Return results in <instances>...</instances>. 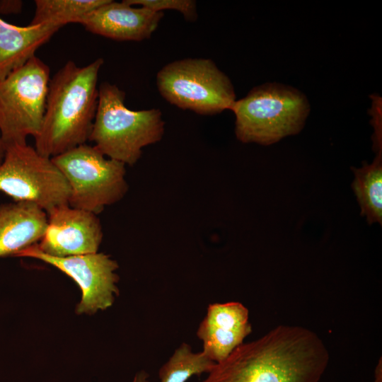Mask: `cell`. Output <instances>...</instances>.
Returning <instances> with one entry per match:
<instances>
[{
    "mask_svg": "<svg viewBox=\"0 0 382 382\" xmlns=\"http://www.w3.org/2000/svg\"><path fill=\"white\" fill-rule=\"evenodd\" d=\"M47 214L45 233L36 245L42 253L64 257L98 252L103 233L97 214L69 204L55 207Z\"/></svg>",
    "mask_w": 382,
    "mask_h": 382,
    "instance_id": "obj_10",
    "label": "cell"
},
{
    "mask_svg": "<svg viewBox=\"0 0 382 382\" xmlns=\"http://www.w3.org/2000/svg\"><path fill=\"white\" fill-rule=\"evenodd\" d=\"M103 58L79 66L68 61L50 79L45 111L35 149L52 158L89 140L98 102Z\"/></svg>",
    "mask_w": 382,
    "mask_h": 382,
    "instance_id": "obj_2",
    "label": "cell"
},
{
    "mask_svg": "<svg viewBox=\"0 0 382 382\" xmlns=\"http://www.w3.org/2000/svg\"><path fill=\"white\" fill-rule=\"evenodd\" d=\"M132 6L146 8L155 12L173 10L180 12L184 18L190 22L197 19V3L193 0H125Z\"/></svg>",
    "mask_w": 382,
    "mask_h": 382,
    "instance_id": "obj_18",
    "label": "cell"
},
{
    "mask_svg": "<svg viewBox=\"0 0 382 382\" xmlns=\"http://www.w3.org/2000/svg\"><path fill=\"white\" fill-rule=\"evenodd\" d=\"M381 358H380L374 371V382H382V366Z\"/></svg>",
    "mask_w": 382,
    "mask_h": 382,
    "instance_id": "obj_22",
    "label": "cell"
},
{
    "mask_svg": "<svg viewBox=\"0 0 382 382\" xmlns=\"http://www.w3.org/2000/svg\"><path fill=\"white\" fill-rule=\"evenodd\" d=\"M16 257L37 259L71 278L81 291V301L76 307L77 314L92 315L105 311L112 306L119 294L118 264L103 253L58 257L42 253L35 245Z\"/></svg>",
    "mask_w": 382,
    "mask_h": 382,
    "instance_id": "obj_9",
    "label": "cell"
},
{
    "mask_svg": "<svg viewBox=\"0 0 382 382\" xmlns=\"http://www.w3.org/2000/svg\"><path fill=\"white\" fill-rule=\"evenodd\" d=\"M63 26L57 22L18 26L0 17V80L35 56Z\"/></svg>",
    "mask_w": 382,
    "mask_h": 382,
    "instance_id": "obj_14",
    "label": "cell"
},
{
    "mask_svg": "<svg viewBox=\"0 0 382 382\" xmlns=\"http://www.w3.org/2000/svg\"><path fill=\"white\" fill-rule=\"evenodd\" d=\"M23 2L21 0H1L0 14L16 15L21 12Z\"/></svg>",
    "mask_w": 382,
    "mask_h": 382,
    "instance_id": "obj_20",
    "label": "cell"
},
{
    "mask_svg": "<svg viewBox=\"0 0 382 382\" xmlns=\"http://www.w3.org/2000/svg\"><path fill=\"white\" fill-rule=\"evenodd\" d=\"M252 332L249 311L238 301L209 304L197 330L202 352L219 363L243 343Z\"/></svg>",
    "mask_w": 382,
    "mask_h": 382,
    "instance_id": "obj_12",
    "label": "cell"
},
{
    "mask_svg": "<svg viewBox=\"0 0 382 382\" xmlns=\"http://www.w3.org/2000/svg\"><path fill=\"white\" fill-rule=\"evenodd\" d=\"M163 12L135 7L125 0H108L77 22L93 34L117 41L139 42L150 38L157 29Z\"/></svg>",
    "mask_w": 382,
    "mask_h": 382,
    "instance_id": "obj_11",
    "label": "cell"
},
{
    "mask_svg": "<svg viewBox=\"0 0 382 382\" xmlns=\"http://www.w3.org/2000/svg\"><path fill=\"white\" fill-rule=\"evenodd\" d=\"M70 188V207L98 214L128 191L125 164L84 144L51 158Z\"/></svg>",
    "mask_w": 382,
    "mask_h": 382,
    "instance_id": "obj_6",
    "label": "cell"
},
{
    "mask_svg": "<svg viewBox=\"0 0 382 382\" xmlns=\"http://www.w3.org/2000/svg\"><path fill=\"white\" fill-rule=\"evenodd\" d=\"M4 153H5V148H4V144L1 141V136H0V164L1 163L4 159Z\"/></svg>",
    "mask_w": 382,
    "mask_h": 382,
    "instance_id": "obj_23",
    "label": "cell"
},
{
    "mask_svg": "<svg viewBox=\"0 0 382 382\" xmlns=\"http://www.w3.org/2000/svg\"><path fill=\"white\" fill-rule=\"evenodd\" d=\"M216 363L202 351L193 352L187 343H182L160 368V382H186L193 376L209 373Z\"/></svg>",
    "mask_w": 382,
    "mask_h": 382,
    "instance_id": "obj_16",
    "label": "cell"
},
{
    "mask_svg": "<svg viewBox=\"0 0 382 382\" xmlns=\"http://www.w3.org/2000/svg\"><path fill=\"white\" fill-rule=\"evenodd\" d=\"M372 104L369 110L371 115V123L374 128L373 146L376 154L382 152V129H381V98L378 94L371 96Z\"/></svg>",
    "mask_w": 382,
    "mask_h": 382,
    "instance_id": "obj_19",
    "label": "cell"
},
{
    "mask_svg": "<svg viewBox=\"0 0 382 382\" xmlns=\"http://www.w3.org/2000/svg\"><path fill=\"white\" fill-rule=\"evenodd\" d=\"M149 374L142 370L134 375L132 382H149Z\"/></svg>",
    "mask_w": 382,
    "mask_h": 382,
    "instance_id": "obj_21",
    "label": "cell"
},
{
    "mask_svg": "<svg viewBox=\"0 0 382 382\" xmlns=\"http://www.w3.org/2000/svg\"><path fill=\"white\" fill-rule=\"evenodd\" d=\"M231 111L235 115V134L239 141L268 146L299 133L311 105L299 89L267 82L236 100Z\"/></svg>",
    "mask_w": 382,
    "mask_h": 382,
    "instance_id": "obj_4",
    "label": "cell"
},
{
    "mask_svg": "<svg viewBox=\"0 0 382 382\" xmlns=\"http://www.w3.org/2000/svg\"><path fill=\"white\" fill-rule=\"evenodd\" d=\"M354 180L352 187L369 224H382V152L370 164L352 168Z\"/></svg>",
    "mask_w": 382,
    "mask_h": 382,
    "instance_id": "obj_15",
    "label": "cell"
},
{
    "mask_svg": "<svg viewBox=\"0 0 382 382\" xmlns=\"http://www.w3.org/2000/svg\"><path fill=\"white\" fill-rule=\"evenodd\" d=\"M329 359L315 332L282 325L241 345L201 382H319Z\"/></svg>",
    "mask_w": 382,
    "mask_h": 382,
    "instance_id": "obj_1",
    "label": "cell"
},
{
    "mask_svg": "<svg viewBox=\"0 0 382 382\" xmlns=\"http://www.w3.org/2000/svg\"><path fill=\"white\" fill-rule=\"evenodd\" d=\"M50 69L37 56L0 80V136L4 148L25 144L39 134L45 111Z\"/></svg>",
    "mask_w": 382,
    "mask_h": 382,
    "instance_id": "obj_7",
    "label": "cell"
},
{
    "mask_svg": "<svg viewBox=\"0 0 382 382\" xmlns=\"http://www.w3.org/2000/svg\"><path fill=\"white\" fill-rule=\"evenodd\" d=\"M47 212L37 204L13 201L0 204V257H16L42 238Z\"/></svg>",
    "mask_w": 382,
    "mask_h": 382,
    "instance_id": "obj_13",
    "label": "cell"
},
{
    "mask_svg": "<svg viewBox=\"0 0 382 382\" xmlns=\"http://www.w3.org/2000/svg\"><path fill=\"white\" fill-rule=\"evenodd\" d=\"M125 100V93L117 86L100 83L88 141L109 158L132 166L141 158L144 147L161 140L165 123L159 109L132 110Z\"/></svg>",
    "mask_w": 382,
    "mask_h": 382,
    "instance_id": "obj_3",
    "label": "cell"
},
{
    "mask_svg": "<svg viewBox=\"0 0 382 382\" xmlns=\"http://www.w3.org/2000/svg\"><path fill=\"white\" fill-rule=\"evenodd\" d=\"M108 0H35V13L30 24L57 22L64 26L77 23L87 13Z\"/></svg>",
    "mask_w": 382,
    "mask_h": 382,
    "instance_id": "obj_17",
    "label": "cell"
},
{
    "mask_svg": "<svg viewBox=\"0 0 382 382\" xmlns=\"http://www.w3.org/2000/svg\"><path fill=\"white\" fill-rule=\"evenodd\" d=\"M157 89L169 103L201 115L231 110L236 96L229 77L207 58H185L163 66Z\"/></svg>",
    "mask_w": 382,
    "mask_h": 382,
    "instance_id": "obj_5",
    "label": "cell"
},
{
    "mask_svg": "<svg viewBox=\"0 0 382 382\" xmlns=\"http://www.w3.org/2000/svg\"><path fill=\"white\" fill-rule=\"evenodd\" d=\"M0 192L13 201L35 203L47 212L68 204L70 188L52 159L25 144L5 147L0 164Z\"/></svg>",
    "mask_w": 382,
    "mask_h": 382,
    "instance_id": "obj_8",
    "label": "cell"
}]
</instances>
